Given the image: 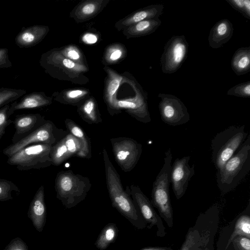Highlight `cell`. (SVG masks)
Returning a JSON list of instances; mask_svg holds the SVG:
<instances>
[{
  "label": "cell",
  "mask_w": 250,
  "mask_h": 250,
  "mask_svg": "<svg viewBox=\"0 0 250 250\" xmlns=\"http://www.w3.org/2000/svg\"><path fill=\"white\" fill-rule=\"evenodd\" d=\"M234 9L250 20V0H225Z\"/></svg>",
  "instance_id": "31"
},
{
  "label": "cell",
  "mask_w": 250,
  "mask_h": 250,
  "mask_svg": "<svg viewBox=\"0 0 250 250\" xmlns=\"http://www.w3.org/2000/svg\"><path fill=\"white\" fill-rule=\"evenodd\" d=\"M231 243L235 250H250V238L246 236H236Z\"/></svg>",
  "instance_id": "33"
},
{
  "label": "cell",
  "mask_w": 250,
  "mask_h": 250,
  "mask_svg": "<svg viewBox=\"0 0 250 250\" xmlns=\"http://www.w3.org/2000/svg\"><path fill=\"white\" fill-rule=\"evenodd\" d=\"M141 250H173L170 248L166 247H151L143 249Z\"/></svg>",
  "instance_id": "42"
},
{
  "label": "cell",
  "mask_w": 250,
  "mask_h": 250,
  "mask_svg": "<svg viewBox=\"0 0 250 250\" xmlns=\"http://www.w3.org/2000/svg\"></svg>",
  "instance_id": "43"
},
{
  "label": "cell",
  "mask_w": 250,
  "mask_h": 250,
  "mask_svg": "<svg viewBox=\"0 0 250 250\" xmlns=\"http://www.w3.org/2000/svg\"><path fill=\"white\" fill-rule=\"evenodd\" d=\"M51 147V145L44 144L28 146L8 157L7 163L20 171L49 167L52 165Z\"/></svg>",
  "instance_id": "7"
},
{
  "label": "cell",
  "mask_w": 250,
  "mask_h": 250,
  "mask_svg": "<svg viewBox=\"0 0 250 250\" xmlns=\"http://www.w3.org/2000/svg\"><path fill=\"white\" fill-rule=\"evenodd\" d=\"M219 207L214 204L198 217L189 228L179 250H214V237L219 221Z\"/></svg>",
  "instance_id": "2"
},
{
  "label": "cell",
  "mask_w": 250,
  "mask_h": 250,
  "mask_svg": "<svg viewBox=\"0 0 250 250\" xmlns=\"http://www.w3.org/2000/svg\"><path fill=\"white\" fill-rule=\"evenodd\" d=\"M234 28L232 23L227 19L217 21L211 28L208 37L209 46L213 49L222 47L230 40Z\"/></svg>",
  "instance_id": "18"
},
{
  "label": "cell",
  "mask_w": 250,
  "mask_h": 250,
  "mask_svg": "<svg viewBox=\"0 0 250 250\" xmlns=\"http://www.w3.org/2000/svg\"><path fill=\"white\" fill-rule=\"evenodd\" d=\"M10 105V104H8L0 108V140L5 134L6 128L13 123V121L9 119Z\"/></svg>",
  "instance_id": "32"
},
{
  "label": "cell",
  "mask_w": 250,
  "mask_h": 250,
  "mask_svg": "<svg viewBox=\"0 0 250 250\" xmlns=\"http://www.w3.org/2000/svg\"><path fill=\"white\" fill-rule=\"evenodd\" d=\"M164 9L162 4L150 5L134 13L122 24L125 26H130L146 20L159 18L163 14Z\"/></svg>",
  "instance_id": "22"
},
{
  "label": "cell",
  "mask_w": 250,
  "mask_h": 250,
  "mask_svg": "<svg viewBox=\"0 0 250 250\" xmlns=\"http://www.w3.org/2000/svg\"><path fill=\"white\" fill-rule=\"evenodd\" d=\"M67 56L71 59L78 60L80 58L79 53L74 49L69 50L67 52Z\"/></svg>",
  "instance_id": "39"
},
{
  "label": "cell",
  "mask_w": 250,
  "mask_h": 250,
  "mask_svg": "<svg viewBox=\"0 0 250 250\" xmlns=\"http://www.w3.org/2000/svg\"><path fill=\"white\" fill-rule=\"evenodd\" d=\"M78 113L82 119L88 124H98L102 122V119L95 101L87 100L78 108Z\"/></svg>",
  "instance_id": "27"
},
{
  "label": "cell",
  "mask_w": 250,
  "mask_h": 250,
  "mask_svg": "<svg viewBox=\"0 0 250 250\" xmlns=\"http://www.w3.org/2000/svg\"><path fill=\"white\" fill-rule=\"evenodd\" d=\"M92 184L89 179L71 170L59 172L55 180L56 197L66 208L77 206L86 197Z\"/></svg>",
  "instance_id": "5"
},
{
  "label": "cell",
  "mask_w": 250,
  "mask_h": 250,
  "mask_svg": "<svg viewBox=\"0 0 250 250\" xmlns=\"http://www.w3.org/2000/svg\"><path fill=\"white\" fill-rule=\"evenodd\" d=\"M52 103V99L43 92H34L23 96L17 101L12 102L9 109L11 116L17 110L44 107Z\"/></svg>",
  "instance_id": "20"
},
{
  "label": "cell",
  "mask_w": 250,
  "mask_h": 250,
  "mask_svg": "<svg viewBox=\"0 0 250 250\" xmlns=\"http://www.w3.org/2000/svg\"><path fill=\"white\" fill-rule=\"evenodd\" d=\"M122 52L121 50L117 49L112 52L110 55V59L111 61H115L118 60L122 56Z\"/></svg>",
  "instance_id": "40"
},
{
  "label": "cell",
  "mask_w": 250,
  "mask_h": 250,
  "mask_svg": "<svg viewBox=\"0 0 250 250\" xmlns=\"http://www.w3.org/2000/svg\"><path fill=\"white\" fill-rule=\"evenodd\" d=\"M11 66L12 62L9 58L8 49L0 48V68H8Z\"/></svg>",
  "instance_id": "37"
},
{
  "label": "cell",
  "mask_w": 250,
  "mask_h": 250,
  "mask_svg": "<svg viewBox=\"0 0 250 250\" xmlns=\"http://www.w3.org/2000/svg\"><path fill=\"white\" fill-rule=\"evenodd\" d=\"M117 163L125 172L131 171L138 163L142 153V145L135 140L120 137L110 139Z\"/></svg>",
  "instance_id": "10"
},
{
  "label": "cell",
  "mask_w": 250,
  "mask_h": 250,
  "mask_svg": "<svg viewBox=\"0 0 250 250\" xmlns=\"http://www.w3.org/2000/svg\"><path fill=\"white\" fill-rule=\"evenodd\" d=\"M48 32V27L44 25L23 27L16 37L15 43L21 48L33 47L40 42Z\"/></svg>",
  "instance_id": "19"
},
{
  "label": "cell",
  "mask_w": 250,
  "mask_h": 250,
  "mask_svg": "<svg viewBox=\"0 0 250 250\" xmlns=\"http://www.w3.org/2000/svg\"><path fill=\"white\" fill-rule=\"evenodd\" d=\"M158 97L161 99L158 105L161 118L165 123L177 126L189 121L188 108L180 99L172 94L161 93Z\"/></svg>",
  "instance_id": "12"
},
{
  "label": "cell",
  "mask_w": 250,
  "mask_h": 250,
  "mask_svg": "<svg viewBox=\"0 0 250 250\" xmlns=\"http://www.w3.org/2000/svg\"><path fill=\"white\" fill-rule=\"evenodd\" d=\"M172 154L170 148L165 153L164 163L152 185L151 202L159 216L169 228L173 226V213L171 204L169 186Z\"/></svg>",
  "instance_id": "4"
},
{
  "label": "cell",
  "mask_w": 250,
  "mask_h": 250,
  "mask_svg": "<svg viewBox=\"0 0 250 250\" xmlns=\"http://www.w3.org/2000/svg\"><path fill=\"white\" fill-rule=\"evenodd\" d=\"M86 92L81 90H74L68 92L63 98L64 103L75 104L78 103Z\"/></svg>",
  "instance_id": "35"
},
{
  "label": "cell",
  "mask_w": 250,
  "mask_h": 250,
  "mask_svg": "<svg viewBox=\"0 0 250 250\" xmlns=\"http://www.w3.org/2000/svg\"><path fill=\"white\" fill-rule=\"evenodd\" d=\"M43 116L39 113L23 114L17 115L13 121L15 129L12 138L16 144L29 135L46 122Z\"/></svg>",
  "instance_id": "15"
},
{
  "label": "cell",
  "mask_w": 250,
  "mask_h": 250,
  "mask_svg": "<svg viewBox=\"0 0 250 250\" xmlns=\"http://www.w3.org/2000/svg\"><path fill=\"white\" fill-rule=\"evenodd\" d=\"M250 170V135L216 173L217 186L225 194L234 189Z\"/></svg>",
  "instance_id": "3"
},
{
  "label": "cell",
  "mask_w": 250,
  "mask_h": 250,
  "mask_svg": "<svg viewBox=\"0 0 250 250\" xmlns=\"http://www.w3.org/2000/svg\"><path fill=\"white\" fill-rule=\"evenodd\" d=\"M99 4L95 2H88L83 4L80 8V16L88 17L94 14L98 9Z\"/></svg>",
  "instance_id": "36"
},
{
  "label": "cell",
  "mask_w": 250,
  "mask_h": 250,
  "mask_svg": "<svg viewBox=\"0 0 250 250\" xmlns=\"http://www.w3.org/2000/svg\"><path fill=\"white\" fill-rule=\"evenodd\" d=\"M115 107L117 112L120 111V109H125L132 117L141 123L146 124L151 121L148 109L147 97L145 95L140 94L132 100L117 101Z\"/></svg>",
  "instance_id": "16"
},
{
  "label": "cell",
  "mask_w": 250,
  "mask_h": 250,
  "mask_svg": "<svg viewBox=\"0 0 250 250\" xmlns=\"http://www.w3.org/2000/svg\"><path fill=\"white\" fill-rule=\"evenodd\" d=\"M20 193L19 188L13 182L0 178V201L13 199L14 194Z\"/></svg>",
  "instance_id": "29"
},
{
  "label": "cell",
  "mask_w": 250,
  "mask_h": 250,
  "mask_svg": "<svg viewBox=\"0 0 250 250\" xmlns=\"http://www.w3.org/2000/svg\"><path fill=\"white\" fill-rule=\"evenodd\" d=\"M3 250H29L28 247L20 237L13 239Z\"/></svg>",
  "instance_id": "34"
},
{
  "label": "cell",
  "mask_w": 250,
  "mask_h": 250,
  "mask_svg": "<svg viewBox=\"0 0 250 250\" xmlns=\"http://www.w3.org/2000/svg\"><path fill=\"white\" fill-rule=\"evenodd\" d=\"M83 40L87 43L93 44L97 42V38L93 34L88 33L84 36Z\"/></svg>",
  "instance_id": "38"
},
{
  "label": "cell",
  "mask_w": 250,
  "mask_h": 250,
  "mask_svg": "<svg viewBox=\"0 0 250 250\" xmlns=\"http://www.w3.org/2000/svg\"><path fill=\"white\" fill-rule=\"evenodd\" d=\"M126 192L129 194L133 202L143 217L147 229L155 226L156 236L164 237L167 232L160 216L154 209L150 200L137 186L132 184L127 187Z\"/></svg>",
  "instance_id": "11"
},
{
  "label": "cell",
  "mask_w": 250,
  "mask_h": 250,
  "mask_svg": "<svg viewBox=\"0 0 250 250\" xmlns=\"http://www.w3.org/2000/svg\"><path fill=\"white\" fill-rule=\"evenodd\" d=\"M188 43L184 35H174L166 43L160 58V66L164 74L176 72L186 60Z\"/></svg>",
  "instance_id": "9"
},
{
  "label": "cell",
  "mask_w": 250,
  "mask_h": 250,
  "mask_svg": "<svg viewBox=\"0 0 250 250\" xmlns=\"http://www.w3.org/2000/svg\"><path fill=\"white\" fill-rule=\"evenodd\" d=\"M119 229L115 223H110L105 225L101 230L95 246L100 250H105L110 244L116 241L118 235Z\"/></svg>",
  "instance_id": "26"
},
{
  "label": "cell",
  "mask_w": 250,
  "mask_h": 250,
  "mask_svg": "<svg viewBox=\"0 0 250 250\" xmlns=\"http://www.w3.org/2000/svg\"><path fill=\"white\" fill-rule=\"evenodd\" d=\"M64 123L67 131L77 138L81 143V149L79 157L90 159L92 157L91 142L85 131L71 119H66Z\"/></svg>",
  "instance_id": "21"
},
{
  "label": "cell",
  "mask_w": 250,
  "mask_h": 250,
  "mask_svg": "<svg viewBox=\"0 0 250 250\" xmlns=\"http://www.w3.org/2000/svg\"><path fill=\"white\" fill-rule=\"evenodd\" d=\"M238 236H244L250 238V200L245 210L235 218L233 230L225 250L228 249L233 239Z\"/></svg>",
  "instance_id": "23"
},
{
  "label": "cell",
  "mask_w": 250,
  "mask_h": 250,
  "mask_svg": "<svg viewBox=\"0 0 250 250\" xmlns=\"http://www.w3.org/2000/svg\"><path fill=\"white\" fill-rule=\"evenodd\" d=\"M102 154L106 187L112 207L137 229H142L146 228L130 195L124 189L120 175L110 161L105 148L103 149Z\"/></svg>",
  "instance_id": "1"
},
{
  "label": "cell",
  "mask_w": 250,
  "mask_h": 250,
  "mask_svg": "<svg viewBox=\"0 0 250 250\" xmlns=\"http://www.w3.org/2000/svg\"><path fill=\"white\" fill-rule=\"evenodd\" d=\"M46 207L44 200V186L42 185L30 202L27 217L38 232H42L46 221Z\"/></svg>",
  "instance_id": "17"
},
{
  "label": "cell",
  "mask_w": 250,
  "mask_h": 250,
  "mask_svg": "<svg viewBox=\"0 0 250 250\" xmlns=\"http://www.w3.org/2000/svg\"><path fill=\"white\" fill-rule=\"evenodd\" d=\"M63 65L69 69H72L76 66L75 63L70 59L64 58L62 61Z\"/></svg>",
  "instance_id": "41"
},
{
  "label": "cell",
  "mask_w": 250,
  "mask_h": 250,
  "mask_svg": "<svg viewBox=\"0 0 250 250\" xmlns=\"http://www.w3.org/2000/svg\"><path fill=\"white\" fill-rule=\"evenodd\" d=\"M81 149L79 140L68 132L63 139L52 146V165L59 166L72 157H79Z\"/></svg>",
  "instance_id": "14"
},
{
  "label": "cell",
  "mask_w": 250,
  "mask_h": 250,
  "mask_svg": "<svg viewBox=\"0 0 250 250\" xmlns=\"http://www.w3.org/2000/svg\"><path fill=\"white\" fill-rule=\"evenodd\" d=\"M190 156L177 158L171 166V183L177 199H181L185 194L188 183L195 174V166L189 165Z\"/></svg>",
  "instance_id": "13"
},
{
  "label": "cell",
  "mask_w": 250,
  "mask_h": 250,
  "mask_svg": "<svg viewBox=\"0 0 250 250\" xmlns=\"http://www.w3.org/2000/svg\"><path fill=\"white\" fill-rule=\"evenodd\" d=\"M227 94L241 98H249L250 97V81L241 83L233 86L228 90Z\"/></svg>",
  "instance_id": "30"
},
{
  "label": "cell",
  "mask_w": 250,
  "mask_h": 250,
  "mask_svg": "<svg viewBox=\"0 0 250 250\" xmlns=\"http://www.w3.org/2000/svg\"><path fill=\"white\" fill-rule=\"evenodd\" d=\"M245 125H231L217 133L211 142V161L216 170L236 152L247 139Z\"/></svg>",
  "instance_id": "6"
},
{
  "label": "cell",
  "mask_w": 250,
  "mask_h": 250,
  "mask_svg": "<svg viewBox=\"0 0 250 250\" xmlns=\"http://www.w3.org/2000/svg\"><path fill=\"white\" fill-rule=\"evenodd\" d=\"M231 68L237 76L246 74L250 71V46L241 47L233 55Z\"/></svg>",
  "instance_id": "24"
},
{
  "label": "cell",
  "mask_w": 250,
  "mask_h": 250,
  "mask_svg": "<svg viewBox=\"0 0 250 250\" xmlns=\"http://www.w3.org/2000/svg\"><path fill=\"white\" fill-rule=\"evenodd\" d=\"M24 89L2 87L0 88V108L16 101L26 94Z\"/></svg>",
  "instance_id": "28"
},
{
  "label": "cell",
  "mask_w": 250,
  "mask_h": 250,
  "mask_svg": "<svg viewBox=\"0 0 250 250\" xmlns=\"http://www.w3.org/2000/svg\"><path fill=\"white\" fill-rule=\"evenodd\" d=\"M68 133L67 130L58 128L50 120L45 123L28 136L16 144H12L3 149V153L10 157L21 149L30 145L44 144L52 146L63 139Z\"/></svg>",
  "instance_id": "8"
},
{
  "label": "cell",
  "mask_w": 250,
  "mask_h": 250,
  "mask_svg": "<svg viewBox=\"0 0 250 250\" xmlns=\"http://www.w3.org/2000/svg\"><path fill=\"white\" fill-rule=\"evenodd\" d=\"M161 23L159 18L146 20L130 26L127 31L129 37L146 36L154 32Z\"/></svg>",
  "instance_id": "25"
}]
</instances>
